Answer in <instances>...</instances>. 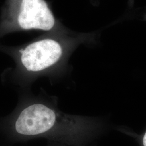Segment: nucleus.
Masks as SVG:
<instances>
[{
	"label": "nucleus",
	"instance_id": "obj_1",
	"mask_svg": "<svg viewBox=\"0 0 146 146\" xmlns=\"http://www.w3.org/2000/svg\"><path fill=\"white\" fill-rule=\"evenodd\" d=\"M55 110L45 104H34L16 115L0 121V135L5 143L43 137L68 146L78 145L90 135V122L74 125L58 122Z\"/></svg>",
	"mask_w": 146,
	"mask_h": 146
},
{
	"label": "nucleus",
	"instance_id": "obj_2",
	"mask_svg": "<svg viewBox=\"0 0 146 146\" xmlns=\"http://www.w3.org/2000/svg\"><path fill=\"white\" fill-rule=\"evenodd\" d=\"M62 52V48L58 42L44 39L31 43L22 50L20 62L27 71L39 72L57 62Z\"/></svg>",
	"mask_w": 146,
	"mask_h": 146
},
{
	"label": "nucleus",
	"instance_id": "obj_3",
	"mask_svg": "<svg viewBox=\"0 0 146 146\" xmlns=\"http://www.w3.org/2000/svg\"><path fill=\"white\" fill-rule=\"evenodd\" d=\"M16 22L23 29L49 31L55 20L44 0H21Z\"/></svg>",
	"mask_w": 146,
	"mask_h": 146
},
{
	"label": "nucleus",
	"instance_id": "obj_4",
	"mask_svg": "<svg viewBox=\"0 0 146 146\" xmlns=\"http://www.w3.org/2000/svg\"><path fill=\"white\" fill-rule=\"evenodd\" d=\"M63 146H68V145H64Z\"/></svg>",
	"mask_w": 146,
	"mask_h": 146
},
{
	"label": "nucleus",
	"instance_id": "obj_5",
	"mask_svg": "<svg viewBox=\"0 0 146 146\" xmlns=\"http://www.w3.org/2000/svg\"><path fill=\"white\" fill-rule=\"evenodd\" d=\"M0 146H2V145H1V144H0Z\"/></svg>",
	"mask_w": 146,
	"mask_h": 146
}]
</instances>
